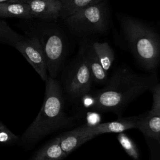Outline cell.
<instances>
[{"instance_id":"6da1fadb","label":"cell","mask_w":160,"mask_h":160,"mask_svg":"<svg viewBox=\"0 0 160 160\" xmlns=\"http://www.w3.org/2000/svg\"><path fill=\"white\" fill-rule=\"evenodd\" d=\"M158 82L156 71L150 74L136 73L128 68L116 70L100 89L92 93L93 110L111 112L120 116L128 106Z\"/></svg>"},{"instance_id":"7a4b0ae2","label":"cell","mask_w":160,"mask_h":160,"mask_svg":"<svg viewBox=\"0 0 160 160\" xmlns=\"http://www.w3.org/2000/svg\"><path fill=\"white\" fill-rule=\"evenodd\" d=\"M44 81V102L37 117L22 135V139L26 142L37 141L73 124L72 119L65 112L64 94L59 82L49 76Z\"/></svg>"},{"instance_id":"3957f363","label":"cell","mask_w":160,"mask_h":160,"mask_svg":"<svg viewBox=\"0 0 160 160\" xmlns=\"http://www.w3.org/2000/svg\"><path fill=\"white\" fill-rule=\"evenodd\" d=\"M121 26L139 62L146 69L154 70L160 60V41L157 35L132 18H123Z\"/></svg>"},{"instance_id":"277c9868","label":"cell","mask_w":160,"mask_h":160,"mask_svg":"<svg viewBox=\"0 0 160 160\" xmlns=\"http://www.w3.org/2000/svg\"><path fill=\"white\" fill-rule=\"evenodd\" d=\"M68 26L79 33L102 31L107 23L105 2L91 5L65 19Z\"/></svg>"},{"instance_id":"5b68a950","label":"cell","mask_w":160,"mask_h":160,"mask_svg":"<svg viewBox=\"0 0 160 160\" xmlns=\"http://www.w3.org/2000/svg\"><path fill=\"white\" fill-rule=\"evenodd\" d=\"M93 82L83 51L74 62L64 82L67 96L72 102H78L84 95L90 92Z\"/></svg>"},{"instance_id":"8992f818","label":"cell","mask_w":160,"mask_h":160,"mask_svg":"<svg viewBox=\"0 0 160 160\" xmlns=\"http://www.w3.org/2000/svg\"><path fill=\"white\" fill-rule=\"evenodd\" d=\"M40 41L49 76L55 78L60 70L64 58L65 49L63 39L58 32L51 31L43 33Z\"/></svg>"},{"instance_id":"52a82bcc","label":"cell","mask_w":160,"mask_h":160,"mask_svg":"<svg viewBox=\"0 0 160 160\" xmlns=\"http://www.w3.org/2000/svg\"><path fill=\"white\" fill-rule=\"evenodd\" d=\"M14 47L22 54L41 79L45 81L48 76V69L40 39L36 36L24 38L16 42Z\"/></svg>"},{"instance_id":"ba28073f","label":"cell","mask_w":160,"mask_h":160,"mask_svg":"<svg viewBox=\"0 0 160 160\" xmlns=\"http://www.w3.org/2000/svg\"><path fill=\"white\" fill-rule=\"evenodd\" d=\"M138 119L139 115L131 117L119 118L116 120L101 122L94 126H88L86 124H84L78 127L83 131L96 137L101 134L111 132L119 133L124 132L128 129H136Z\"/></svg>"},{"instance_id":"9c48e42d","label":"cell","mask_w":160,"mask_h":160,"mask_svg":"<svg viewBox=\"0 0 160 160\" xmlns=\"http://www.w3.org/2000/svg\"><path fill=\"white\" fill-rule=\"evenodd\" d=\"M32 18L44 20L56 19L60 16L61 0H26Z\"/></svg>"},{"instance_id":"30bf717a","label":"cell","mask_w":160,"mask_h":160,"mask_svg":"<svg viewBox=\"0 0 160 160\" xmlns=\"http://www.w3.org/2000/svg\"><path fill=\"white\" fill-rule=\"evenodd\" d=\"M145 136L160 141V112L150 109L139 115L137 128Z\"/></svg>"},{"instance_id":"8fae6325","label":"cell","mask_w":160,"mask_h":160,"mask_svg":"<svg viewBox=\"0 0 160 160\" xmlns=\"http://www.w3.org/2000/svg\"><path fill=\"white\" fill-rule=\"evenodd\" d=\"M59 137L61 147L67 156L81 145L95 138L93 135L83 131L79 127L65 132Z\"/></svg>"},{"instance_id":"7c38bea8","label":"cell","mask_w":160,"mask_h":160,"mask_svg":"<svg viewBox=\"0 0 160 160\" xmlns=\"http://www.w3.org/2000/svg\"><path fill=\"white\" fill-rule=\"evenodd\" d=\"M84 52L93 82L100 85H104L109 78L108 72L102 68L92 46L84 50Z\"/></svg>"},{"instance_id":"4fadbf2b","label":"cell","mask_w":160,"mask_h":160,"mask_svg":"<svg viewBox=\"0 0 160 160\" xmlns=\"http://www.w3.org/2000/svg\"><path fill=\"white\" fill-rule=\"evenodd\" d=\"M67 157L62 151L59 137H56L39 149L31 160H62Z\"/></svg>"},{"instance_id":"5bb4252c","label":"cell","mask_w":160,"mask_h":160,"mask_svg":"<svg viewBox=\"0 0 160 160\" xmlns=\"http://www.w3.org/2000/svg\"><path fill=\"white\" fill-rule=\"evenodd\" d=\"M1 18H31L29 4L26 2H0Z\"/></svg>"},{"instance_id":"9a60e30c","label":"cell","mask_w":160,"mask_h":160,"mask_svg":"<svg viewBox=\"0 0 160 160\" xmlns=\"http://www.w3.org/2000/svg\"><path fill=\"white\" fill-rule=\"evenodd\" d=\"M91 46L102 68L108 72L114 61V54L112 49L106 42H94Z\"/></svg>"},{"instance_id":"2e32d148","label":"cell","mask_w":160,"mask_h":160,"mask_svg":"<svg viewBox=\"0 0 160 160\" xmlns=\"http://www.w3.org/2000/svg\"><path fill=\"white\" fill-rule=\"evenodd\" d=\"M101 1L102 0H61L62 9L60 16L65 19L84 8Z\"/></svg>"},{"instance_id":"e0dca14e","label":"cell","mask_w":160,"mask_h":160,"mask_svg":"<svg viewBox=\"0 0 160 160\" xmlns=\"http://www.w3.org/2000/svg\"><path fill=\"white\" fill-rule=\"evenodd\" d=\"M117 139L126 153L132 159L139 160V152L134 142L124 132L118 133Z\"/></svg>"},{"instance_id":"ac0fdd59","label":"cell","mask_w":160,"mask_h":160,"mask_svg":"<svg viewBox=\"0 0 160 160\" xmlns=\"http://www.w3.org/2000/svg\"><path fill=\"white\" fill-rule=\"evenodd\" d=\"M18 137L0 122V143H11L16 141Z\"/></svg>"},{"instance_id":"d6986e66","label":"cell","mask_w":160,"mask_h":160,"mask_svg":"<svg viewBox=\"0 0 160 160\" xmlns=\"http://www.w3.org/2000/svg\"><path fill=\"white\" fill-rule=\"evenodd\" d=\"M150 91L152 95V104L151 109L157 110L160 108V83L156 84Z\"/></svg>"},{"instance_id":"ffe728a7","label":"cell","mask_w":160,"mask_h":160,"mask_svg":"<svg viewBox=\"0 0 160 160\" xmlns=\"http://www.w3.org/2000/svg\"><path fill=\"white\" fill-rule=\"evenodd\" d=\"M86 120L87 123L86 124L91 126H96L98 124L101 123V116L99 113L94 112H91L87 114L86 116Z\"/></svg>"},{"instance_id":"44dd1931","label":"cell","mask_w":160,"mask_h":160,"mask_svg":"<svg viewBox=\"0 0 160 160\" xmlns=\"http://www.w3.org/2000/svg\"><path fill=\"white\" fill-rule=\"evenodd\" d=\"M26 0H0V2H26Z\"/></svg>"},{"instance_id":"7402d4cb","label":"cell","mask_w":160,"mask_h":160,"mask_svg":"<svg viewBox=\"0 0 160 160\" xmlns=\"http://www.w3.org/2000/svg\"><path fill=\"white\" fill-rule=\"evenodd\" d=\"M154 111H158L159 112H160V108H159V109H157V110H154Z\"/></svg>"},{"instance_id":"603a6c76","label":"cell","mask_w":160,"mask_h":160,"mask_svg":"<svg viewBox=\"0 0 160 160\" xmlns=\"http://www.w3.org/2000/svg\"><path fill=\"white\" fill-rule=\"evenodd\" d=\"M159 143H160V141H159Z\"/></svg>"}]
</instances>
